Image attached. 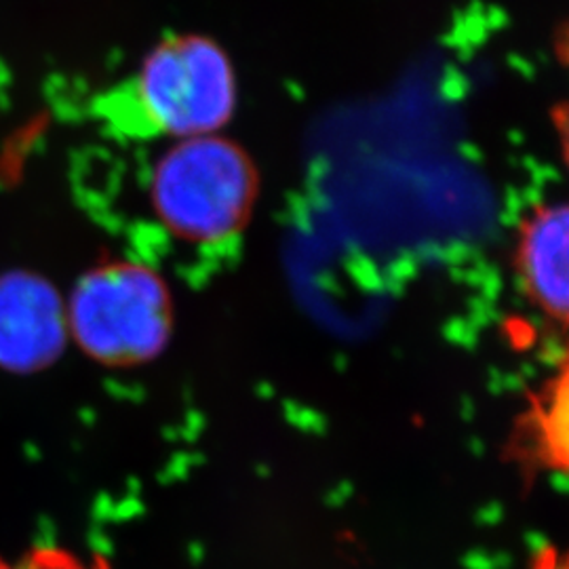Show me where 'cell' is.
<instances>
[{
	"instance_id": "7a4b0ae2",
	"label": "cell",
	"mask_w": 569,
	"mask_h": 569,
	"mask_svg": "<svg viewBox=\"0 0 569 569\" xmlns=\"http://www.w3.org/2000/svg\"><path fill=\"white\" fill-rule=\"evenodd\" d=\"M237 98L234 63L220 42L201 32H176L152 44L131 84L143 124L173 142L220 133Z\"/></svg>"
},
{
	"instance_id": "6da1fadb",
	"label": "cell",
	"mask_w": 569,
	"mask_h": 569,
	"mask_svg": "<svg viewBox=\"0 0 569 569\" xmlns=\"http://www.w3.org/2000/svg\"><path fill=\"white\" fill-rule=\"evenodd\" d=\"M256 194V167L222 133L171 143L150 180L159 220L190 243H220L239 232Z\"/></svg>"
},
{
	"instance_id": "9c48e42d",
	"label": "cell",
	"mask_w": 569,
	"mask_h": 569,
	"mask_svg": "<svg viewBox=\"0 0 569 569\" xmlns=\"http://www.w3.org/2000/svg\"><path fill=\"white\" fill-rule=\"evenodd\" d=\"M531 569H569V552L561 555L557 550H545Z\"/></svg>"
},
{
	"instance_id": "5b68a950",
	"label": "cell",
	"mask_w": 569,
	"mask_h": 569,
	"mask_svg": "<svg viewBox=\"0 0 569 569\" xmlns=\"http://www.w3.org/2000/svg\"><path fill=\"white\" fill-rule=\"evenodd\" d=\"M515 272L531 306L569 327V201L542 204L519 226Z\"/></svg>"
},
{
	"instance_id": "30bf717a",
	"label": "cell",
	"mask_w": 569,
	"mask_h": 569,
	"mask_svg": "<svg viewBox=\"0 0 569 569\" xmlns=\"http://www.w3.org/2000/svg\"><path fill=\"white\" fill-rule=\"evenodd\" d=\"M555 56L566 68H569V23H566L555 37Z\"/></svg>"
},
{
	"instance_id": "8992f818",
	"label": "cell",
	"mask_w": 569,
	"mask_h": 569,
	"mask_svg": "<svg viewBox=\"0 0 569 569\" xmlns=\"http://www.w3.org/2000/svg\"><path fill=\"white\" fill-rule=\"evenodd\" d=\"M521 443L536 465L569 472V357L519 422Z\"/></svg>"
},
{
	"instance_id": "52a82bcc",
	"label": "cell",
	"mask_w": 569,
	"mask_h": 569,
	"mask_svg": "<svg viewBox=\"0 0 569 569\" xmlns=\"http://www.w3.org/2000/svg\"><path fill=\"white\" fill-rule=\"evenodd\" d=\"M0 569H98L93 566H84L79 559L56 552V550H42L34 552L30 557H26L23 561L18 563H9L7 559L0 557Z\"/></svg>"
},
{
	"instance_id": "277c9868",
	"label": "cell",
	"mask_w": 569,
	"mask_h": 569,
	"mask_svg": "<svg viewBox=\"0 0 569 569\" xmlns=\"http://www.w3.org/2000/svg\"><path fill=\"white\" fill-rule=\"evenodd\" d=\"M66 302L41 277H0V367L37 371L60 357L68 340Z\"/></svg>"
},
{
	"instance_id": "ba28073f",
	"label": "cell",
	"mask_w": 569,
	"mask_h": 569,
	"mask_svg": "<svg viewBox=\"0 0 569 569\" xmlns=\"http://www.w3.org/2000/svg\"><path fill=\"white\" fill-rule=\"evenodd\" d=\"M550 121H552L557 140H559V146H561L563 161L569 167V98L563 100V102L557 103L550 110Z\"/></svg>"
},
{
	"instance_id": "3957f363",
	"label": "cell",
	"mask_w": 569,
	"mask_h": 569,
	"mask_svg": "<svg viewBox=\"0 0 569 569\" xmlns=\"http://www.w3.org/2000/svg\"><path fill=\"white\" fill-rule=\"evenodd\" d=\"M66 317L77 345L108 366L157 357L171 329L163 281L133 262L100 266L82 277L66 302Z\"/></svg>"
}]
</instances>
